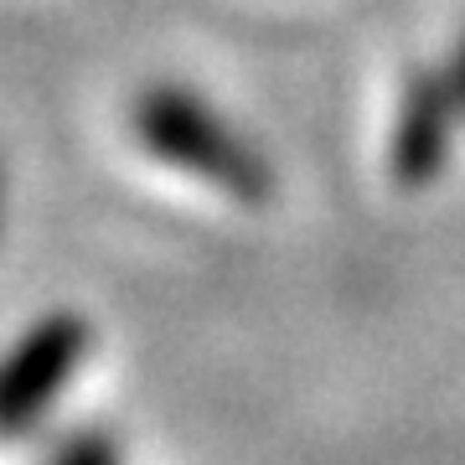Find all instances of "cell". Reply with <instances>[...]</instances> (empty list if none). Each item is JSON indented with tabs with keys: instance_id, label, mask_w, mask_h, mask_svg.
<instances>
[{
	"instance_id": "cell-3",
	"label": "cell",
	"mask_w": 465,
	"mask_h": 465,
	"mask_svg": "<svg viewBox=\"0 0 465 465\" xmlns=\"http://www.w3.org/2000/svg\"><path fill=\"white\" fill-rule=\"evenodd\" d=\"M465 124V109L450 88L445 67H414L403 73L393 130H388V176L403 192H424L445 176L455 134Z\"/></svg>"
},
{
	"instance_id": "cell-4",
	"label": "cell",
	"mask_w": 465,
	"mask_h": 465,
	"mask_svg": "<svg viewBox=\"0 0 465 465\" xmlns=\"http://www.w3.org/2000/svg\"><path fill=\"white\" fill-rule=\"evenodd\" d=\"M445 78H450V88H455V99H460V109H465V32L455 36V47L445 52Z\"/></svg>"
},
{
	"instance_id": "cell-2",
	"label": "cell",
	"mask_w": 465,
	"mask_h": 465,
	"mask_svg": "<svg viewBox=\"0 0 465 465\" xmlns=\"http://www.w3.org/2000/svg\"><path fill=\"white\" fill-rule=\"evenodd\" d=\"M94 351V326L78 311H52L32 321L21 341L5 357V378H0V414L5 434H26L52 403L67 393V382L78 378V367Z\"/></svg>"
},
{
	"instance_id": "cell-1",
	"label": "cell",
	"mask_w": 465,
	"mask_h": 465,
	"mask_svg": "<svg viewBox=\"0 0 465 465\" xmlns=\"http://www.w3.org/2000/svg\"><path fill=\"white\" fill-rule=\"evenodd\" d=\"M130 130L161 166L182 171V176L213 186L223 197L243 202V207H264L274 197L269 155L249 134L232 130L228 114H217L192 88H176V84L145 88L130 109Z\"/></svg>"
}]
</instances>
